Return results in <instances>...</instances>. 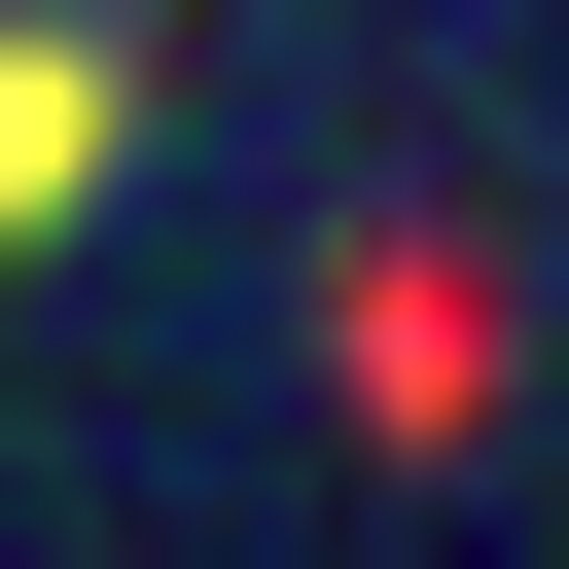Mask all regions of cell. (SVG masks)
Returning <instances> with one entry per match:
<instances>
[{
    "label": "cell",
    "mask_w": 569,
    "mask_h": 569,
    "mask_svg": "<svg viewBox=\"0 0 569 569\" xmlns=\"http://www.w3.org/2000/svg\"><path fill=\"white\" fill-rule=\"evenodd\" d=\"M107 142H142V36H107V0H36V36H0V249H71V213H107Z\"/></svg>",
    "instance_id": "1"
}]
</instances>
